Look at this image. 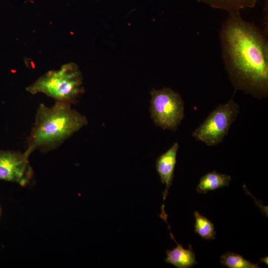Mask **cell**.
Here are the masks:
<instances>
[{"label": "cell", "instance_id": "obj_1", "mask_svg": "<svg viewBox=\"0 0 268 268\" xmlns=\"http://www.w3.org/2000/svg\"><path fill=\"white\" fill-rule=\"evenodd\" d=\"M219 34L223 60L235 90L258 99L267 97V32L243 19L238 11L229 13Z\"/></svg>", "mask_w": 268, "mask_h": 268}, {"label": "cell", "instance_id": "obj_2", "mask_svg": "<svg viewBox=\"0 0 268 268\" xmlns=\"http://www.w3.org/2000/svg\"><path fill=\"white\" fill-rule=\"evenodd\" d=\"M87 123L86 117L72 109L70 103L56 101L51 107L41 104L24 151L30 156L36 149L53 150Z\"/></svg>", "mask_w": 268, "mask_h": 268}, {"label": "cell", "instance_id": "obj_3", "mask_svg": "<svg viewBox=\"0 0 268 268\" xmlns=\"http://www.w3.org/2000/svg\"><path fill=\"white\" fill-rule=\"evenodd\" d=\"M32 94L42 93L56 101L71 103L83 91L82 77L73 63L64 65L58 70H50L26 88Z\"/></svg>", "mask_w": 268, "mask_h": 268}, {"label": "cell", "instance_id": "obj_4", "mask_svg": "<svg viewBox=\"0 0 268 268\" xmlns=\"http://www.w3.org/2000/svg\"><path fill=\"white\" fill-rule=\"evenodd\" d=\"M239 111V105L233 99L219 105L193 131L192 136L208 146L219 144L237 119Z\"/></svg>", "mask_w": 268, "mask_h": 268}, {"label": "cell", "instance_id": "obj_5", "mask_svg": "<svg viewBox=\"0 0 268 268\" xmlns=\"http://www.w3.org/2000/svg\"><path fill=\"white\" fill-rule=\"evenodd\" d=\"M150 112L154 124L163 130L175 131L185 117L181 95L170 88L150 92Z\"/></svg>", "mask_w": 268, "mask_h": 268}, {"label": "cell", "instance_id": "obj_6", "mask_svg": "<svg viewBox=\"0 0 268 268\" xmlns=\"http://www.w3.org/2000/svg\"><path fill=\"white\" fill-rule=\"evenodd\" d=\"M29 156L25 151L0 150V180L27 186L34 175Z\"/></svg>", "mask_w": 268, "mask_h": 268}, {"label": "cell", "instance_id": "obj_7", "mask_svg": "<svg viewBox=\"0 0 268 268\" xmlns=\"http://www.w3.org/2000/svg\"><path fill=\"white\" fill-rule=\"evenodd\" d=\"M179 148L178 142L174 143L165 153L160 155L156 160V169L162 184H165L166 189L163 193L164 202L161 206L160 217L168 223L167 215L164 210V201L168 194V190L172 185L174 172L176 163V156Z\"/></svg>", "mask_w": 268, "mask_h": 268}, {"label": "cell", "instance_id": "obj_8", "mask_svg": "<svg viewBox=\"0 0 268 268\" xmlns=\"http://www.w3.org/2000/svg\"><path fill=\"white\" fill-rule=\"evenodd\" d=\"M170 235L171 238L176 242L177 247L173 250H166L167 257L164 261L178 268H189L197 264L192 246L189 245L188 249H185L176 241L171 232Z\"/></svg>", "mask_w": 268, "mask_h": 268}, {"label": "cell", "instance_id": "obj_9", "mask_svg": "<svg viewBox=\"0 0 268 268\" xmlns=\"http://www.w3.org/2000/svg\"><path fill=\"white\" fill-rule=\"evenodd\" d=\"M230 181V175L218 173L215 171L209 172L201 178L197 191L201 194H206L209 191H213L228 186Z\"/></svg>", "mask_w": 268, "mask_h": 268}, {"label": "cell", "instance_id": "obj_10", "mask_svg": "<svg viewBox=\"0 0 268 268\" xmlns=\"http://www.w3.org/2000/svg\"><path fill=\"white\" fill-rule=\"evenodd\" d=\"M210 7L228 12V13L240 11L241 9L253 8L257 0H198Z\"/></svg>", "mask_w": 268, "mask_h": 268}, {"label": "cell", "instance_id": "obj_11", "mask_svg": "<svg viewBox=\"0 0 268 268\" xmlns=\"http://www.w3.org/2000/svg\"><path fill=\"white\" fill-rule=\"evenodd\" d=\"M195 233L205 240L214 239L216 234L213 224L204 216L198 211L194 212Z\"/></svg>", "mask_w": 268, "mask_h": 268}, {"label": "cell", "instance_id": "obj_12", "mask_svg": "<svg viewBox=\"0 0 268 268\" xmlns=\"http://www.w3.org/2000/svg\"><path fill=\"white\" fill-rule=\"evenodd\" d=\"M220 263L229 268H259L258 264H254L239 254L227 252L222 255Z\"/></svg>", "mask_w": 268, "mask_h": 268}, {"label": "cell", "instance_id": "obj_13", "mask_svg": "<svg viewBox=\"0 0 268 268\" xmlns=\"http://www.w3.org/2000/svg\"><path fill=\"white\" fill-rule=\"evenodd\" d=\"M260 260H261L260 262H265L266 264H267V265H268V257H265V258H262V259L261 258V259H260Z\"/></svg>", "mask_w": 268, "mask_h": 268}, {"label": "cell", "instance_id": "obj_14", "mask_svg": "<svg viewBox=\"0 0 268 268\" xmlns=\"http://www.w3.org/2000/svg\"><path fill=\"white\" fill-rule=\"evenodd\" d=\"M0 215H1V208L0 207Z\"/></svg>", "mask_w": 268, "mask_h": 268}]
</instances>
